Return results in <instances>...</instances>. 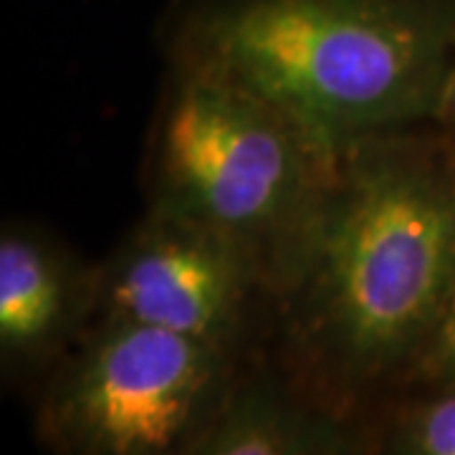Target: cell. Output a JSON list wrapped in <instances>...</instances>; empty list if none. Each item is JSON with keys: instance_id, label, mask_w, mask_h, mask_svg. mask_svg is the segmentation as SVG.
Masks as SVG:
<instances>
[{"instance_id": "3957f363", "label": "cell", "mask_w": 455, "mask_h": 455, "mask_svg": "<svg viewBox=\"0 0 455 455\" xmlns=\"http://www.w3.org/2000/svg\"><path fill=\"white\" fill-rule=\"evenodd\" d=\"M339 145L271 101L175 64L149 137V205L220 230L276 289L307 235Z\"/></svg>"}, {"instance_id": "30bf717a", "label": "cell", "mask_w": 455, "mask_h": 455, "mask_svg": "<svg viewBox=\"0 0 455 455\" xmlns=\"http://www.w3.org/2000/svg\"><path fill=\"white\" fill-rule=\"evenodd\" d=\"M438 122L448 132L455 134V64L451 71V79H448V89H445V97H443V109H440Z\"/></svg>"}, {"instance_id": "8992f818", "label": "cell", "mask_w": 455, "mask_h": 455, "mask_svg": "<svg viewBox=\"0 0 455 455\" xmlns=\"http://www.w3.org/2000/svg\"><path fill=\"white\" fill-rule=\"evenodd\" d=\"M94 316V271L28 228L0 235V357L31 367L53 357Z\"/></svg>"}, {"instance_id": "52a82bcc", "label": "cell", "mask_w": 455, "mask_h": 455, "mask_svg": "<svg viewBox=\"0 0 455 455\" xmlns=\"http://www.w3.org/2000/svg\"><path fill=\"white\" fill-rule=\"evenodd\" d=\"M364 440L339 415L293 400L271 385L226 392L188 455H352Z\"/></svg>"}, {"instance_id": "277c9868", "label": "cell", "mask_w": 455, "mask_h": 455, "mask_svg": "<svg viewBox=\"0 0 455 455\" xmlns=\"http://www.w3.org/2000/svg\"><path fill=\"white\" fill-rule=\"evenodd\" d=\"M230 385V349L99 322L44 395L38 433L68 455H188Z\"/></svg>"}, {"instance_id": "9c48e42d", "label": "cell", "mask_w": 455, "mask_h": 455, "mask_svg": "<svg viewBox=\"0 0 455 455\" xmlns=\"http://www.w3.org/2000/svg\"><path fill=\"white\" fill-rule=\"evenodd\" d=\"M407 374L425 387L455 385V286Z\"/></svg>"}, {"instance_id": "ba28073f", "label": "cell", "mask_w": 455, "mask_h": 455, "mask_svg": "<svg viewBox=\"0 0 455 455\" xmlns=\"http://www.w3.org/2000/svg\"><path fill=\"white\" fill-rule=\"evenodd\" d=\"M374 445L387 455H455V385L425 387L392 412Z\"/></svg>"}, {"instance_id": "5b68a950", "label": "cell", "mask_w": 455, "mask_h": 455, "mask_svg": "<svg viewBox=\"0 0 455 455\" xmlns=\"http://www.w3.org/2000/svg\"><path fill=\"white\" fill-rule=\"evenodd\" d=\"M266 268L220 230L149 205L147 215L94 271L99 322L157 326L230 349Z\"/></svg>"}, {"instance_id": "7a4b0ae2", "label": "cell", "mask_w": 455, "mask_h": 455, "mask_svg": "<svg viewBox=\"0 0 455 455\" xmlns=\"http://www.w3.org/2000/svg\"><path fill=\"white\" fill-rule=\"evenodd\" d=\"M172 56L341 145L438 122L455 0H196Z\"/></svg>"}, {"instance_id": "6da1fadb", "label": "cell", "mask_w": 455, "mask_h": 455, "mask_svg": "<svg viewBox=\"0 0 455 455\" xmlns=\"http://www.w3.org/2000/svg\"><path fill=\"white\" fill-rule=\"evenodd\" d=\"M455 286V134L341 142L276 283L311 370L359 390L407 372Z\"/></svg>"}]
</instances>
